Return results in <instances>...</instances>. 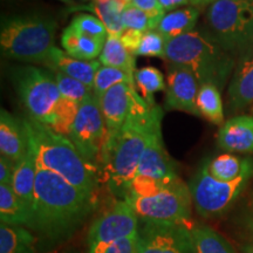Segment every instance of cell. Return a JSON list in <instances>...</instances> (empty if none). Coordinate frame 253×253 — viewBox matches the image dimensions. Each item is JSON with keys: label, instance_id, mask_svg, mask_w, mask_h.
<instances>
[{"label": "cell", "instance_id": "cell-1", "mask_svg": "<svg viewBox=\"0 0 253 253\" xmlns=\"http://www.w3.org/2000/svg\"><path fill=\"white\" fill-rule=\"evenodd\" d=\"M162 118V108L157 103L145 102L137 93L125 125L114 134H108L100 158L101 177L119 199H125L128 194L142 155Z\"/></svg>", "mask_w": 253, "mask_h": 253}, {"label": "cell", "instance_id": "cell-2", "mask_svg": "<svg viewBox=\"0 0 253 253\" xmlns=\"http://www.w3.org/2000/svg\"><path fill=\"white\" fill-rule=\"evenodd\" d=\"M95 207V195L38 167L30 229L37 238L55 244L68 239Z\"/></svg>", "mask_w": 253, "mask_h": 253}, {"label": "cell", "instance_id": "cell-3", "mask_svg": "<svg viewBox=\"0 0 253 253\" xmlns=\"http://www.w3.org/2000/svg\"><path fill=\"white\" fill-rule=\"evenodd\" d=\"M28 144L38 167L49 170L72 185L94 194L102 181L100 168L82 156L67 136L32 119H23Z\"/></svg>", "mask_w": 253, "mask_h": 253}, {"label": "cell", "instance_id": "cell-4", "mask_svg": "<svg viewBox=\"0 0 253 253\" xmlns=\"http://www.w3.org/2000/svg\"><path fill=\"white\" fill-rule=\"evenodd\" d=\"M166 60L189 68L199 82L212 84L219 89L236 68L237 59L221 47L208 32L192 31L167 41Z\"/></svg>", "mask_w": 253, "mask_h": 253}, {"label": "cell", "instance_id": "cell-5", "mask_svg": "<svg viewBox=\"0 0 253 253\" xmlns=\"http://www.w3.org/2000/svg\"><path fill=\"white\" fill-rule=\"evenodd\" d=\"M56 28L54 19L45 15H12L2 19L1 54L17 61L42 65L55 47Z\"/></svg>", "mask_w": 253, "mask_h": 253}, {"label": "cell", "instance_id": "cell-6", "mask_svg": "<svg viewBox=\"0 0 253 253\" xmlns=\"http://www.w3.org/2000/svg\"><path fill=\"white\" fill-rule=\"evenodd\" d=\"M208 33L239 59L253 52V2L245 0H216L208 8Z\"/></svg>", "mask_w": 253, "mask_h": 253}, {"label": "cell", "instance_id": "cell-7", "mask_svg": "<svg viewBox=\"0 0 253 253\" xmlns=\"http://www.w3.org/2000/svg\"><path fill=\"white\" fill-rule=\"evenodd\" d=\"M12 81L28 118L50 126L62 100L52 72L36 66H21L12 71Z\"/></svg>", "mask_w": 253, "mask_h": 253}, {"label": "cell", "instance_id": "cell-8", "mask_svg": "<svg viewBox=\"0 0 253 253\" xmlns=\"http://www.w3.org/2000/svg\"><path fill=\"white\" fill-rule=\"evenodd\" d=\"M141 221L176 223L194 227L191 220L192 197L190 188L181 178L148 196L125 198Z\"/></svg>", "mask_w": 253, "mask_h": 253}, {"label": "cell", "instance_id": "cell-9", "mask_svg": "<svg viewBox=\"0 0 253 253\" xmlns=\"http://www.w3.org/2000/svg\"><path fill=\"white\" fill-rule=\"evenodd\" d=\"M253 177V158L239 178L232 182H220L208 172L205 163L190 181L192 203L202 217L212 218L225 213L231 208L250 179Z\"/></svg>", "mask_w": 253, "mask_h": 253}, {"label": "cell", "instance_id": "cell-10", "mask_svg": "<svg viewBox=\"0 0 253 253\" xmlns=\"http://www.w3.org/2000/svg\"><path fill=\"white\" fill-rule=\"evenodd\" d=\"M67 137L82 156L100 168V158L108 137L106 123L94 91L79 104L78 114Z\"/></svg>", "mask_w": 253, "mask_h": 253}, {"label": "cell", "instance_id": "cell-11", "mask_svg": "<svg viewBox=\"0 0 253 253\" xmlns=\"http://www.w3.org/2000/svg\"><path fill=\"white\" fill-rule=\"evenodd\" d=\"M136 253H197L192 227L140 220Z\"/></svg>", "mask_w": 253, "mask_h": 253}, {"label": "cell", "instance_id": "cell-12", "mask_svg": "<svg viewBox=\"0 0 253 253\" xmlns=\"http://www.w3.org/2000/svg\"><path fill=\"white\" fill-rule=\"evenodd\" d=\"M138 226L140 219L131 205L125 199H118L93 220L87 236L88 248L136 237Z\"/></svg>", "mask_w": 253, "mask_h": 253}, {"label": "cell", "instance_id": "cell-13", "mask_svg": "<svg viewBox=\"0 0 253 253\" xmlns=\"http://www.w3.org/2000/svg\"><path fill=\"white\" fill-rule=\"evenodd\" d=\"M199 82L189 68L170 63L167 75L166 108L201 116L197 108Z\"/></svg>", "mask_w": 253, "mask_h": 253}, {"label": "cell", "instance_id": "cell-14", "mask_svg": "<svg viewBox=\"0 0 253 253\" xmlns=\"http://www.w3.org/2000/svg\"><path fill=\"white\" fill-rule=\"evenodd\" d=\"M136 176L148 177L162 183H171L179 178L175 162L164 147L162 123L156 126L151 135L149 143L142 155Z\"/></svg>", "mask_w": 253, "mask_h": 253}, {"label": "cell", "instance_id": "cell-15", "mask_svg": "<svg viewBox=\"0 0 253 253\" xmlns=\"http://www.w3.org/2000/svg\"><path fill=\"white\" fill-rule=\"evenodd\" d=\"M136 94L137 90L134 84H120L99 97L101 113L108 134H114L125 125Z\"/></svg>", "mask_w": 253, "mask_h": 253}, {"label": "cell", "instance_id": "cell-16", "mask_svg": "<svg viewBox=\"0 0 253 253\" xmlns=\"http://www.w3.org/2000/svg\"><path fill=\"white\" fill-rule=\"evenodd\" d=\"M253 106V52L237 59L227 93V109L238 113Z\"/></svg>", "mask_w": 253, "mask_h": 253}, {"label": "cell", "instance_id": "cell-17", "mask_svg": "<svg viewBox=\"0 0 253 253\" xmlns=\"http://www.w3.org/2000/svg\"><path fill=\"white\" fill-rule=\"evenodd\" d=\"M217 144L227 153L253 154V115H238L224 122Z\"/></svg>", "mask_w": 253, "mask_h": 253}, {"label": "cell", "instance_id": "cell-18", "mask_svg": "<svg viewBox=\"0 0 253 253\" xmlns=\"http://www.w3.org/2000/svg\"><path fill=\"white\" fill-rule=\"evenodd\" d=\"M28 147L27 134L23 120H19L7 110L0 112V153L18 164L26 155Z\"/></svg>", "mask_w": 253, "mask_h": 253}, {"label": "cell", "instance_id": "cell-19", "mask_svg": "<svg viewBox=\"0 0 253 253\" xmlns=\"http://www.w3.org/2000/svg\"><path fill=\"white\" fill-rule=\"evenodd\" d=\"M42 66L48 68L50 72L63 73L87 86L93 87L95 75L101 67V62L100 60L84 61V60L72 58L65 50L53 47Z\"/></svg>", "mask_w": 253, "mask_h": 253}, {"label": "cell", "instance_id": "cell-20", "mask_svg": "<svg viewBox=\"0 0 253 253\" xmlns=\"http://www.w3.org/2000/svg\"><path fill=\"white\" fill-rule=\"evenodd\" d=\"M37 172L38 163L36 155H34L32 148L28 147L26 155L15 167L11 186L15 195L30 211V213H32V208H33L34 203Z\"/></svg>", "mask_w": 253, "mask_h": 253}, {"label": "cell", "instance_id": "cell-21", "mask_svg": "<svg viewBox=\"0 0 253 253\" xmlns=\"http://www.w3.org/2000/svg\"><path fill=\"white\" fill-rule=\"evenodd\" d=\"M199 13L201 11L195 6H186V7L168 12L161 19L156 31L162 34L166 41L176 39L195 31Z\"/></svg>", "mask_w": 253, "mask_h": 253}, {"label": "cell", "instance_id": "cell-22", "mask_svg": "<svg viewBox=\"0 0 253 253\" xmlns=\"http://www.w3.org/2000/svg\"><path fill=\"white\" fill-rule=\"evenodd\" d=\"M106 40H99L78 33L71 26L65 28L61 34V46L72 58L91 61L100 58Z\"/></svg>", "mask_w": 253, "mask_h": 253}, {"label": "cell", "instance_id": "cell-23", "mask_svg": "<svg viewBox=\"0 0 253 253\" xmlns=\"http://www.w3.org/2000/svg\"><path fill=\"white\" fill-rule=\"evenodd\" d=\"M0 253H39L37 236L25 226L1 223Z\"/></svg>", "mask_w": 253, "mask_h": 253}, {"label": "cell", "instance_id": "cell-24", "mask_svg": "<svg viewBox=\"0 0 253 253\" xmlns=\"http://www.w3.org/2000/svg\"><path fill=\"white\" fill-rule=\"evenodd\" d=\"M0 221L28 227L31 213L11 185L0 184Z\"/></svg>", "mask_w": 253, "mask_h": 253}, {"label": "cell", "instance_id": "cell-25", "mask_svg": "<svg viewBox=\"0 0 253 253\" xmlns=\"http://www.w3.org/2000/svg\"><path fill=\"white\" fill-rule=\"evenodd\" d=\"M251 160V157L240 158L236 155L227 153L207 161L205 166L208 172L214 179L220 182H232L243 175Z\"/></svg>", "mask_w": 253, "mask_h": 253}, {"label": "cell", "instance_id": "cell-26", "mask_svg": "<svg viewBox=\"0 0 253 253\" xmlns=\"http://www.w3.org/2000/svg\"><path fill=\"white\" fill-rule=\"evenodd\" d=\"M99 60L102 66L122 69L131 75H135V72L137 71L135 66V55L130 54L123 46L120 38L115 36L107 38Z\"/></svg>", "mask_w": 253, "mask_h": 253}, {"label": "cell", "instance_id": "cell-27", "mask_svg": "<svg viewBox=\"0 0 253 253\" xmlns=\"http://www.w3.org/2000/svg\"><path fill=\"white\" fill-rule=\"evenodd\" d=\"M197 108L203 116L213 125H223L224 108L220 89L212 84H203L199 86L197 95Z\"/></svg>", "mask_w": 253, "mask_h": 253}, {"label": "cell", "instance_id": "cell-28", "mask_svg": "<svg viewBox=\"0 0 253 253\" xmlns=\"http://www.w3.org/2000/svg\"><path fill=\"white\" fill-rule=\"evenodd\" d=\"M192 236L197 253H236L223 236L209 226L195 225Z\"/></svg>", "mask_w": 253, "mask_h": 253}, {"label": "cell", "instance_id": "cell-29", "mask_svg": "<svg viewBox=\"0 0 253 253\" xmlns=\"http://www.w3.org/2000/svg\"><path fill=\"white\" fill-rule=\"evenodd\" d=\"M135 84L136 88L140 90L142 99L149 104H156L155 94L167 89V82L164 81L163 74L160 69L153 66L137 69L135 72Z\"/></svg>", "mask_w": 253, "mask_h": 253}, {"label": "cell", "instance_id": "cell-30", "mask_svg": "<svg viewBox=\"0 0 253 253\" xmlns=\"http://www.w3.org/2000/svg\"><path fill=\"white\" fill-rule=\"evenodd\" d=\"M120 84H130L136 86L135 75L129 74L122 69L101 65L95 75L93 91L97 97H101L110 88Z\"/></svg>", "mask_w": 253, "mask_h": 253}, {"label": "cell", "instance_id": "cell-31", "mask_svg": "<svg viewBox=\"0 0 253 253\" xmlns=\"http://www.w3.org/2000/svg\"><path fill=\"white\" fill-rule=\"evenodd\" d=\"M54 78L60 94H61L63 99H67L80 104L88 95L93 93V87L87 86V84H82L81 81L68 77V75L63 74V73L55 72Z\"/></svg>", "mask_w": 253, "mask_h": 253}, {"label": "cell", "instance_id": "cell-32", "mask_svg": "<svg viewBox=\"0 0 253 253\" xmlns=\"http://www.w3.org/2000/svg\"><path fill=\"white\" fill-rule=\"evenodd\" d=\"M69 26L74 31H77L78 33L95 38V39L107 40V38H108V31H107L106 26L101 21V19L95 17V15L87 13L78 14L77 17L73 18Z\"/></svg>", "mask_w": 253, "mask_h": 253}, {"label": "cell", "instance_id": "cell-33", "mask_svg": "<svg viewBox=\"0 0 253 253\" xmlns=\"http://www.w3.org/2000/svg\"><path fill=\"white\" fill-rule=\"evenodd\" d=\"M166 45L167 41L160 32L156 30L148 31L143 34L136 56H150L166 60Z\"/></svg>", "mask_w": 253, "mask_h": 253}, {"label": "cell", "instance_id": "cell-34", "mask_svg": "<svg viewBox=\"0 0 253 253\" xmlns=\"http://www.w3.org/2000/svg\"><path fill=\"white\" fill-rule=\"evenodd\" d=\"M122 24L125 28H131L144 33L148 31H154L153 21L149 15L130 4L126 5L122 11Z\"/></svg>", "mask_w": 253, "mask_h": 253}, {"label": "cell", "instance_id": "cell-35", "mask_svg": "<svg viewBox=\"0 0 253 253\" xmlns=\"http://www.w3.org/2000/svg\"><path fill=\"white\" fill-rule=\"evenodd\" d=\"M136 240L137 236L109 245L91 246L88 248V253H136Z\"/></svg>", "mask_w": 253, "mask_h": 253}, {"label": "cell", "instance_id": "cell-36", "mask_svg": "<svg viewBox=\"0 0 253 253\" xmlns=\"http://www.w3.org/2000/svg\"><path fill=\"white\" fill-rule=\"evenodd\" d=\"M130 5L140 8L141 11L149 15L151 21H153V30H156L161 19L166 14L158 0H131Z\"/></svg>", "mask_w": 253, "mask_h": 253}, {"label": "cell", "instance_id": "cell-37", "mask_svg": "<svg viewBox=\"0 0 253 253\" xmlns=\"http://www.w3.org/2000/svg\"><path fill=\"white\" fill-rule=\"evenodd\" d=\"M240 226L246 238L245 245L253 246V196L249 199L240 213Z\"/></svg>", "mask_w": 253, "mask_h": 253}, {"label": "cell", "instance_id": "cell-38", "mask_svg": "<svg viewBox=\"0 0 253 253\" xmlns=\"http://www.w3.org/2000/svg\"><path fill=\"white\" fill-rule=\"evenodd\" d=\"M144 32L131 30V28H125L122 34L120 36V40L126 47V49L132 55L136 56V52H137L138 47L141 45L142 38H143Z\"/></svg>", "mask_w": 253, "mask_h": 253}, {"label": "cell", "instance_id": "cell-39", "mask_svg": "<svg viewBox=\"0 0 253 253\" xmlns=\"http://www.w3.org/2000/svg\"><path fill=\"white\" fill-rule=\"evenodd\" d=\"M15 167L17 164L8 160L7 157L0 155V184L11 185Z\"/></svg>", "mask_w": 253, "mask_h": 253}, {"label": "cell", "instance_id": "cell-40", "mask_svg": "<svg viewBox=\"0 0 253 253\" xmlns=\"http://www.w3.org/2000/svg\"><path fill=\"white\" fill-rule=\"evenodd\" d=\"M158 1L166 13L181 8L182 6L190 5V0H158Z\"/></svg>", "mask_w": 253, "mask_h": 253}, {"label": "cell", "instance_id": "cell-41", "mask_svg": "<svg viewBox=\"0 0 253 253\" xmlns=\"http://www.w3.org/2000/svg\"><path fill=\"white\" fill-rule=\"evenodd\" d=\"M214 1H216V0H190V5L195 6V7L197 8H201L204 7V6H210Z\"/></svg>", "mask_w": 253, "mask_h": 253}, {"label": "cell", "instance_id": "cell-42", "mask_svg": "<svg viewBox=\"0 0 253 253\" xmlns=\"http://www.w3.org/2000/svg\"><path fill=\"white\" fill-rule=\"evenodd\" d=\"M95 4H118L122 6H126V4L123 0H93Z\"/></svg>", "mask_w": 253, "mask_h": 253}, {"label": "cell", "instance_id": "cell-43", "mask_svg": "<svg viewBox=\"0 0 253 253\" xmlns=\"http://www.w3.org/2000/svg\"><path fill=\"white\" fill-rule=\"evenodd\" d=\"M244 253H253V246L252 245H245L244 246Z\"/></svg>", "mask_w": 253, "mask_h": 253}, {"label": "cell", "instance_id": "cell-44", "mask_svg": "<svg viewBox=\"0 0 253 253\" xmlns=\"http://www.w3.org/2000/svg\"><path fill=\"white\" fill-rule=\"evenodd\" d=\"M59 1L65 2V4H67V5H73V4H74V0H59Z\"/></svg>", "mask_w": 253, "mask_h": 253}, {"label": "cell", "instance_id": "cell-45", "mask_svg": "<svg viewBox=\"0 0 253 253\" xmlns=\"http://www.w3.org/2000/svg\"><path fill=\"white\" fill-rule=\"evenodd\" d=\"M123 1H125L126 5H129V4H130V2H131V0H123Z\"/></svg>", "mask_w": 253, "mask_h": 253}, {"label": "cell", "instance_id": "cell-46", "mask_svg": "<svg viewBox=\"0 0 253 253\" xmlns=\"http://www.w3.org/2000/svg\"><path fill=\"white\" fill-rule=\"evenodd\" d=\"M245 1H251V2H253V0H245Z\"/></svg>", "mask_w": 253, "mask_h": 253}]
</instances>
